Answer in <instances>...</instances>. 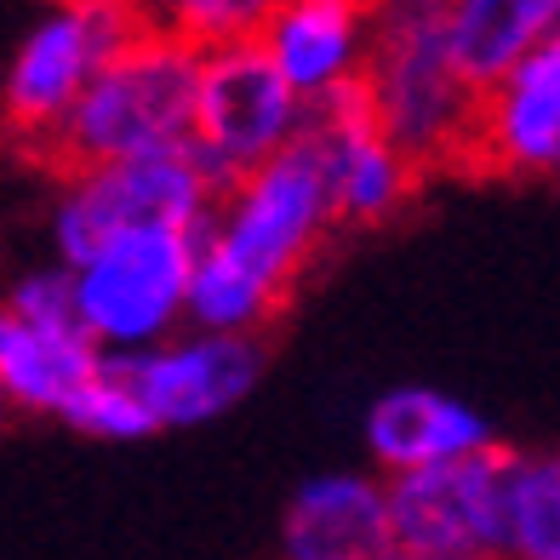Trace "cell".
<instances>
[{"label": "cell", "instance_id": "cell-5", "mask_svg": "<svg viewBox=\"0 0 560 560\" xmlns=\"http://www.w3.org/2000/svg\"><path fill=\"white\" fill-rule=\"evenodd\" d=\"M218 189L207 166L195 161V149H166V155H126V161H97L81 172L58 177V258L86 264L104 241L126 235V229L149 223H184L207 229L218 212Z\"/></svg>", "mask_w": 560, "mask_h": 560}, {"label": "cell", "instance_id": "cell-8", "mask_svg": "<svg viewBox=\"0 0 560 560\" xmlns=\"http://www.w3.org/2000/svg\"><path fill=\"white\" fill-rule=\"evenodd\" d=\"M303 97L264 40H229L207 52L200 74V120H195V161L207 166L212 189L229 195L252 166H264L303 132Z\"/></svg>", "mask_w": 560, "mask_h": 560}, {"label": "cell", "instance_id": "cell-11", "mask_svg": "<svg viewBox=\"0 0 560 560\" xmlns=\"http://www.w3.org/2000/svg\"><path fill=\"white\" fill-rule=\"evenodd\" d=\"M475 177H560V58L549 40L480 97Z\"/></svg>", "mask_w": 560, "mask_h": 560}, {"label": "cell", "instance_id": "cell-13", "mask_svg": "<svg viewBox=\"0 0 560 560\" xmlns=\"http://www.w3.org/2000/svg\"><path fill=\"white\" fill-rule=\"evenodd\" d=\"M97 366H104V343L86 320L0 315V389L18 412L63 418V406L92 384Z\"/></svg>", "mask_w": 560, "mask_h": 560}, {"label": "cell", "instance_id": "cell-12", "mask_svg": "<svg viewBox=\"0 0 560 560\" xmlns=\"http://www.w3.org/2000/svg\"><path fill=\"white\" fill-rule=\"evenodd\" d=\"M389 480L372 475H315L287 498L280 560H395Z\"/></svg>", "mask_w": 560, "mask_h": 560}, {"label": "cell", "instance_id": "cell-14", "mask_svg": "<svg viewBox=\"0 0 560 560\" xmlns=\"http://www.w3.org/2000/svg\"><path fill=\"white\" fill-rule=\"evenodd\" d=\"M258 40L303 97H320L366 74L372 12L354 0H280Z\"/></svg>", "mask_w": 560, "mask_h": 560}, {"label": "cell", "instance_id": "cell-1", "mask_svg": "<svg viewBox=\"0 0 560 560\" xmlns=\"http://www.w3.org/2000/svg\"><path fill=\"white\" fill-rule=\"evenodd\" d=\"M332 229H343L332 184L315 143L298 132L218 200L200 235L189 320L207 332H264Z\"/></svg>", "mask_w": 560, "mask_h": 560}, {"label": "cell", "instance_id": "cell-18", "mask_svg": "<svg viewBox=\"0 0 560 560\" xmlns=\"http://www.w3.org/2000/svg\"><path fill=\"white\" fill-rule=\"evenodd\" d=\"M275 7L280 0H138L149 30L184 35L195 46H207V52L229 40H258Z\"/></svg>", "mask_w": 560, "mask_h": 560}, {"label": "cell", "instance_id": "cell-3", "mask_svg": "<svg viewBox=\"0 0 560 560\" xmlns=\"http://www.w3.org/2000/svg\"><path fill=\"white\" fill-rule=\"evenodd\" d=\"M200 74H207V46L166 30H143L126 52L97 69V81L63 115V126L23 161L63 177L97 161L189 149L200 120Z\"/></svg>", "mask_w": 560, "mask_h": 560}, {"label": "cell", "instance_id": "cell-19", "mask_svg": "<svg viewBox=\"0 0 560 560\" xmlns=\"http://www.w3.org/2000/svg\"><path fill=\"white\" fill-rule=\"evenodd\" d=\"M63 423L69 429H81V435L92 441H143V435H155V412L138 400V389L126 384V377L104 372L97 366V377L63 406Z\"/></svg>", "mask_w": 560, "mask_h": 560}, {"label": "cell", "instance_id": "cell-2", "mask_svg": "<svg viewBox=\"0 0 560 560\" xmlns=\"http://www.w3.org/2000/svg\"><path fill=\"white\" fill-rule=\"evenodd\" d=\"M366 86L384 132L429 172L475 177L480 92L452 52V0H384L372 7Z\"/></svg>", "mask_w": 560, "mask_h": 560}, {"label": "cell", "instance_id": "cell-10", "mask_svg": "<svg viewBox=\"0 0 560 560\" xmlns=\"http://www.w3.org/2000/svg\"><path fill=\"white\" fill-rule=\"evenodd\" d=\"M104 372L126 377L138 400L155 412L161 429H195L241 406L264 372L258 332H207L200 326L184 343H143V349H104Z\"/></svg>", "mask_w": 560, "mask_h": 560}, {"label": "cell", "instance_id": "cell-21", "mask_svg": "<svg viewBox=\"0 0 560 560\" xmlns=\"http://www.w3.org/2000/svg\"><path fill=\"white\" fill-rule=\"evenodd\" d=\"M354 7H366V12H372V7H384V0H354Z\"/></svg>", "mask_w": 560, "mask_h": 560}, {"label": "cell", "instance_id": "cell-4", "mask_svg": "<svg viewBox=\"0 0 560 560\" xmlns=\"http://www.w3.org/2000/svg\"><path fill=\"white\" fill-rule=\"evenodd\" d=\"M149 30L138 0H58L30 35L18 40L7 69V132L18 155H35L81 104L115 52H126Z\"/></svg>", "mask_w": 560, "mask_h": 560}, {"label": "cell", "instance_id": "cell-16", "mask_svg": "<svg viewBox=\"0 0 560 560\" xmlns=\"http://www.w3.org/2000/svg\"><path fill=\"white\" fill-rule=\"evenodd\" d=\"M560 30V0H452L457 69L487 92Z\"/></svg>", "mask_w": 560, "mask_h": 560}, {"label": "cell", "instance_id": "cell-20", "mask_svg": "<svg viewBox=\"0 0 560 560\" xmlns=\"http://www.w3.org/2000/svg\"><path fill=\"white\" fill-rule=\"evenodd\" d=\"M395 560H412V555H395ZM469 560H509V555H469Z\"/></svg>", "mask_w": 560, "mask_h": 560}, {"label": "cell", "instance_id": "cell-6", "mask_svg": "<svg viewBox=\"0 0 560 560\" xmlns=\"http://www.w3.org/2000/svg\"><path fill=\"white\" fill-rule=\"evenodd\" d=\"M207 229L149 223L104 241L86 264H74L81 320L104 349L161 343L177 320H189V287Z\"/></svg>", "mask_w": 560, "mask_h": 560}, {"label": "cell", "instance_id": "cell-7", "mask_svg": "<svg viewBox=\"0 0 560 560\" xmlns=\"http://www.w3.org/2000/svg\"><path fill=\"white\" fill-rule=\"evenodd\" d=\"M521 452L480 446L423 469L389 475L395 549L412 560H469L509 555V498H515Z\"/></svg>", "mask_w": 560, "mask_h": 560}, {"label": "cell", "instance_id": "cell-17", "mask_svg": "<svg viewBox=\"0 0 560 560\" xmlns=\"http://www.w3.org/2000/svg\"><path fill=\"white\" fill-rule=\"evenodd\" d=\"M509 560H560V452L521 457L515 464Z\"/></svg>", "mask_w": 560, "mask_h": 560}, {"label": "cell", "instance_id": "cell-9", "mask_svg": "<svg viewBox=\"0 0 560 560\" xmlns=\"http://www.w3.org/2000/svg\"><path fill=\"white\" fill-rule=\"evenodd\" d=\"M303 138L315 143V155L326 166V184H332L343 229L389 223L423 184V166L406 155V149L384 132V120H377L366 74L310 97V109H303Z\"/></svg>", "mask_w": 560, "mask_h": 560}, {"label": "cell", "instance_id": "cell-15", "mask_svg": "<svg viewBox=\"0 0 560 560\" xmlns=\"http://www.w3.org/2000/svg\"><path fill=\"white\" fill-rule=\"evenodd\" d=\"M366 446L389 475H400V469H423V464H441V457H464V452L492 446V429L475 406L452 400L441 389L406 384V389H389L372 400Z\"/></svg>", "mask_w": 560, "mask_h": 560}]
</instances>
